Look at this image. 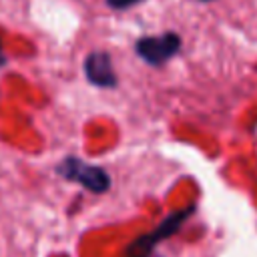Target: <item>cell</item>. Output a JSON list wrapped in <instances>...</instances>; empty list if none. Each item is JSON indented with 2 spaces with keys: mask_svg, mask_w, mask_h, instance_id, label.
Listing matches in <instances>:
<instances>
[{
  "mask_svg": "<svg viewBox=\"0 0 257 257\" xmlns=\"http://www.w3.org/2000/svg\"><path fill=\"white\" fill-rule=\"evenodd\" d=\"M139 56L153 66H159L175 56V52L181 48V38L175 32H165L161 36H145L137 42Z\"/></svg>",
  "mask_w": 257,
  "mask_h": 257,
  "instance_id": "3957f363",
  "label": "cell"
},
{
  "mask_svg": "<svg viewBox=\"0 0 257 257\" xmlns=\"http://www.w3.org/2000/svg\"><path fill=\"white\" fill-rule=\"evenodd\" d=\"M56 173L62 175L66 181L80 183L84 189H88L92 193H104L110 187V177L104 169H100L96 165H88V163L74 159V157L64 159L56 167Z\"/></svg>",
  "mask_w": 257,
  "mask_h": 257,
  "instance_id": "6da1fadb",
  "label": "cell"
},
{
  "mask_svg": "<svg viewBox=\"0 0 257 257\" xmlns=\"http://www.w3.org/2000/svg\"><path fill=\"white\" fill-rule=\"evenodd\" d=\"M84 74L94 86L100 88H112L116 84L112 62L106 52H90L84 58Z\"/></svg>",
  "mask_w": 257,
  "mask_h": 257,
  "instance_id": "277c9868",
  "label": "cell"
},
{
  "mask_svg": "<svg viewBox=\"0 0 257 257\" xmlns=\"http://www.w3.org/2000/svg\"><path fill=\"white\" fill-rule=\"evenodd\" d=\"M106 2H108V6H110V8L124 10V8L133 6V4H137V2H141V0H106Z\"/></svg>",
  "mask_w": 257,
  "mask_h": 257,
  "instance_id": "5b68a950",
  "label": "cell"
},
{
  "mask_svg": "<svg viewBox=\"0 0 257 257\" xmlns=\"http://www.w3.org/2000/svg\"><path fill=\"white\" fill-rule=\"evenodd\" d=\"M6 62V58H4V54H2V42H0V66Z\"/></svg>",
  "mask_w": 257,
  "mask_h": 257,
  "instance_id": "8992f818",
  "label": "cell"
},
{
  "mask_svg": "<svg viewBox=\"0 0 257 257\" xmlns=\"http://www.w3.org/2000/svg\"><path fill=\"white\" fill-rule=\"evenodd\" d=\"M205 2H209V0H205Z\"/></svg>",
  "mask_w": 257,
  "mask_h": 257,
  "instance_id": "52a82bcc",
  "label": "cell"
},
{
  "mask_svg": "<svg viewBox=\"0 0 257 257\" xmlns=\"http://www.w3.org/2000/svg\"><path fill=\"white\" fill-rule=\"evenodd\" d=\"M193 211H195V207H189V209H183V211H179V213L169 215L155 231H151V233H147V235L135 239V241L128 245L126 255H128V257H149L151 251H153V247H155L157 243H161L163 239L173 237V235L179 231V227L189 219V215H191Z\"/></svg>",
  "mask_w": 257,
  "mask_h": 257,
  "instance_id": "7a4b0ae2",
  "label": "cell"
}]
</instances>
